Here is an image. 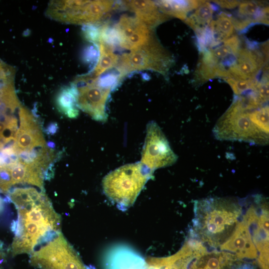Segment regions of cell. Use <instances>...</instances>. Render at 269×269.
Instances as JSON below:
<instances>
[{
  "instance_id": "13",
  "label": "cell",
  "mask_w": 269,
  "mask_h": 269,
  "mask_svg": "<svg viewBox=\"0 0 269 269\" xmlns=\"http://www.w3.org/2000/svg\"><path fill=\"white\" fill-rule=\"evenodd\" d=\"M113 0H83L73 10L72 23L95 24L103 16L115 8Z\"/></svg>"
},
{
  "instance_id": "3",
  "label": "cell",
  "mask_w": 269,
  "mask_h": 269,
  "mask_svg": "<svg viewBox=\"0 0 269 269\" xmlns=\"http://www.w3.org/2000/svg\"><path fill=\"white\" fill-rule=\"evenodd\" d=\"M153 172L140 162L121 166L103 178L104 192L119 207L128 208L134 203Z\"/></svg>"
},
{
  "instance_id": "15",
  "label": "cell",
  "mask_w": 269,
  "mask_h": 269,
  "mask_svg": "<svg viewBox=\"0 0 269 269\" xmlns=\"http://www.w3.org/2000/svg\"><path fill=\"white\" fill-rule=\"evenodd\" d=\"M117 251L107 258V269H146V263L139 256L127 250Z\"/></svg>"
},
{
  "instance_id": "27",
  "label": "cell",
  "mask_w": 269,
  "mask_h": 269,
  "mask_svg": "<svg viewBox=\"0 0 269 269\" xmlns=\"http://www.w3.org/2000/svg\"><path fill=\"white\" fill-rule=\"evenodd\" d=\"M56 130V126H55L54 124H53L52 126H51L50 127L48 128L47 131H48L49 133H51V132L53 133L55 132Z\"/></svg>"
},
{
  "instance_id": "18",
  "label": "cell",
  "mask_w": 269,
  "mask_h": 269,
  "mask_svg": "<svg viewBox=\"0 0 269 269\" xmlns=\"http://www.w3.org/2000/svg\"><path fill=\"white\" fill-rule=\"evenodd\" d=\"M214 39V46L230 38L234 33L235 27L231 18L224 12L220 13L215 20L209 25Z\"/></svg>"
},
{
  "instance_id": "22",
  "label": "cell",
  "mask_w": 269,
  "mask_h": 269,
  "mask_svg": "<svg viewBox=\"0 0 269 269\" xmlns=\"http://www.w3.org/2000/svg\"><path fill=\"white\" fill-rule=\"evenodd\" d=\"M225 80L231 86L234 93L237 95L245 93L247 91L255 90L259 82L256 79L241 80L228 78Z\"/></svg>"
},
{
  "instance_id": "7",
  "label": "cell",
  "mask_w": 269,
  "mask_h": 269,
  "mask_svg": "<svg viewBox=\"0 0 269 269\" xmlns=\"http://www.w3.org/2000/svg\"><path fill=\"white\" fill-rule=\"evenodd\" d=\"M77 90V106L94 120L105 122L107 119L106 105L112 90L100 86L96 77L90 74L82 75L72 83Z\"/></svg>"
},
{
  "instance_id": "6",
  "label": "cell",
  "mask_w": 269,
  "mask_h": 269,
  "mask_svg": "<svg viewBox=\"0 0 269 269\" xmlns=\"http://www.w3.org/2000/svg\"><path fill=\"white\" fill-rule=\"evenodd\" d=\"M119 61L118 70L123 75L141 70H152L165 74L172 63V58L153 35L143 45L124 54Z\"/></svg>"
},
{
  "instance_id": "24",
  "label": "cell",
  "mask_w": 269,
  "mask_h": 269,
  "mask_svg": "<svg viewBox=\"0 0 269 269\" xmlns=\"http://www.w3.org/2000/svg\"><path fill=\"white\" fill-rule=\"evenodd\" d=\"M239 5V14L242 16H245L246 18L247 17V18H250L251 16L254 18L261 10L259 5L255 2H243L240 3Z\"/></svg>"
},
{
  "instance_id": "21",
  "label": "cell",
  "mask_w": 269,
  "mask_h": 269,
  "mask_svg": "<svg viewBox=\"0 0 269 269\" xmlns=\"http://www.w3.org/2000/svg\"><path fill=\"white\" fill-rule=\"evenodd\" d=\"M269 106L253 110L250 112L251 121L261 131L269 134Z\"/></svg>"
},
{
  "instance_id": "19",
  "label": "cell",
  "mask_w": 269,
  "mask_h": 269,
  "mask_svg": "<svg viewBox=\"0 0 269 269\" xmlns=\"http://www.w3.org/2000/svg\"><path fill=\"white\" fill-rule=\"evenodd\" d=\"M215 7L209 2H203L196 8L195 12L189 17L186 22L195 31L207 26L211 22L212 15Z\"/></svg>"
},
{
  "instance_id": "25",
  "label": "cell",
  "mask_w": 269,
  "mask_h": 269,
  "mask_svg": "<svg viewBox=\"0 0 269 269\" xmlns=\"http://www.w3.org/2000/svg\"><path fill=\"white\" fill-rule=\"evenodd\" d=\"M99 56L97 45L94 44L90 45L84 50L83 55V60L88 63H94L96 61Z\"/></svg>"
},
{
  "instance_id": "12",
  "label": "cell",
  "mask_w": 269,
  "mask_h": 269,
  "mask_svg": "<svg viewBox=\"0 0 269 269\" xmlns=\"http://www.w3.org/2000/svg\"><path fill=\"white\" fill-rule=\"evenodd\" d=\"M267 59L256 50L239 49L235 63L229 68L230 77L235 79H256L255 77L263 67Z\"/></svg>"
},
{
  "instance_id": "5",
  "label": "cell",
  "mask_w": 269,
  "mask_h": 269,
  "mask_svg": "<svg viewBox=\"0 0 269 269\" xmlns=\"http://www.w3.org/2000/svg\"><path fill=\"white\" fill-rule=\"evenodd\" d=\"M30 263L40 269H88L61 232L34 251Z\"/></svg>"
},
{
  "instance_id": "9",
  "label": "cell",
  "mask_w": 269,
  "mask_h": 269,
  "mask_svg": "<svg viewBox=\"0 0 269 269\" xmlns=\"http://www.w3.org/2000/svg\"><path fill=\"white\" fill-rule=\"evenodd\" d=\"M19 126L13 149L18 156L38 150L46 146L44 136L34 115L25 107L19 108Z\"/></svg>"
},
{
  "instance_id": "16",
  "label": "cell",
  "mask_w": 269,
  "mask_h": 269,
  "mask_svg": "<svg viewBox=\"0 0 269 269\" xmlns=\"http://www.w3.org/2000/svg\"><path fill=\"white\" fill-rule=\"evenodd\" d=\"M77 90L71 83L62 87L58 92L55 104L58 111L69 118H76L79 114L77 106Z\"/></svg>"
},
{
  "instance_id": "2",
  "label": "cell",
  "mask_w": 269,
  "mask_h": 269,
  "mask_svg": "<svg viewBox=\"0 0 269 269\" xmlns=\"http://www.w3.org/2000/svg\"><path fill=\"white\" fill-rule=\"evenodd\" d=\"M195 212L196 233L212 247L220 248L234 232L242 210L235 201L219 198L198 201Z\"/></svg>"
},
{
  "instance_id": "1",
  "label": "cell",
  "mask_w": 269,
  "mask_h": 269,
  "mask_svg": "<svg viewBox=\"0 0 269 269\" xmlns=\"http://www.w3.org/2000/svg\"><path fill=\"white\" fill-rule=\"evenodd\" d=\"M9 198L17 213L11 244L13 256L31 254L37 246L61 232V217L44 191L15 187L10 191Z\"/></svg>"
},
{
  "instance_id": "26",
  "label": "cell",
  "mask_w": 269,
  "mask_h": 269,
  "mask_svg": "<svg viewBox=\"0 0 269 269\" xmlns=\"http://www.w3.org/2000/svg\"><path fill=\"white\" fill-rule=\"evenodd\" d=\"M215 2L222 7L231 8L239 5V1L236 0H216Z\"/></svg>"
},
{
  "instance_id": "11",
  "label": "cell",
  "mask_w": 269,
  "mask_h": 269,
  "mask_svg": "<svg viewBox=\"0 0 269 269\" xmlns=\"http://www.w3.org/2000/svg\"><path fill=\"white\" fill-rule=\"evenodd\" d=\"M219 248L235 259H256L258 257L251 234L243 219L238 223L230 238Z\"/></svg>"
},
{
  "instance_id": "10",
  "label": "cell",
  "mask_w": 269,
  "mask_h": 269,
  "mask_svg": "<svg viewBox=\"0 0 269 269\" xmlns=\"http://www.w3.org/2000/svg\"><path fill=\"white\" fill-rule=\"evenodd\" d=\"M115 27L120 46L131 50L143 45L153 36L151 29L136 17L124 15Z\"/></svg>"
},
{
  "instance_id": "4",
  "label": "cell",
  "mask_w": 269,
  "mask_h": 269,
  "mask_svg": "<svg viewBox=\"0 0 269 269\" xmlns=\"http://www.w3.org/2000/svg\"><path fill=\"white\" fill-rule=\"evenodd\" d=\"M242 97L234 101L217 121L213 132L220 140L240 141L253 144L267 145L269 134L259 129L251 121Z\"/></svg>"
},
{
  "instance_id": "28",
  "label": "cell",
  "mask_w": 269,
  "mask_h": 269,
  "mask_svg": "<svg viewBox=\"0 0 269 269\" xmlns=\"http://www.w3.org/2000/svg\"><path fill=\"white\" fill-rule=\"evenodd\" d=\"M3 200L1 197L0 196V211L2 209V208L3 207Z\"/></svg>"
},
{
  "instance_id": "14",
  "label": "cell",
  "mask_w": 269,
  "mask_h": 269,
  "mask_svg": "<svg viewBox=\"0 0 269 269\" xmlns=\"http://www.w3.org/2000/svg\"><path fill=\"white\" fill-rule=\"evenodd\" d=\"M124 6L133 11L136 17L151 28L164 21L168 16L161 13L154 1L151 0L123 1Z\"/></svg>"
},
{
  "instance_id": "8",
  "label": "cell",
  "mask_w": 269,
  "mask_h": 269,
  "mask_svg": "<svg viewBox=\"0 0 269 269\" xmlns=\"http://www.w3.org/2000/svg\"><path fill=\"white\" fill-rule=\"evenodd\" d=\"M177 159L159 126L155 122H149L140 162L153 171L173 164Z\"/></svg>"
},
{
  "instance_id": "17",
  "label": "cell",
  "mask_w": 269,
  "mask_h": 269,
  "mask_svg": "<svg viewBox=\"0 0 269 269\" xmlns=\"http://www.w3.org/2000/svg\"><path fill=\"white\" fill-rule=\"evenodd\" d=\"M203 1L158 0L155 1L159 10L166 15L185 20L190 10L197 8Z\"/></svg>"
},
{
  "instance_id": "23",
  "label": "cell",
  "mask_w": 269,
  "mask_h": 269,
  "mask_svg": "<svg viewBox=\"0 0 269 269\" xmlns=\"http://www.w3.org/2000/svg\"><path fill=\"white\" fill-rule=\"evenodd\" d=\"M101 25L90 24L84 25L82 28V33L84 37L90 42L95 44L99 43L101 39Z\"/></svg>"
},
{
  "instance_id": "20",
  "label": "cell",
  "mask_w": 269,
  "mask_h": 269,
  "mask_svg": "<svg viewBox=\"0 0 269 269\" xmlns=\"http://www.w3.org/2000/svg\"><path fill=\"white\" fill-rule=\"evenodd\" d=\"M99 56L96 66L90 74L97 77L118 64V57L113 50L109 45L103 43H99Z\"/></svg>"
}]
</instances>
